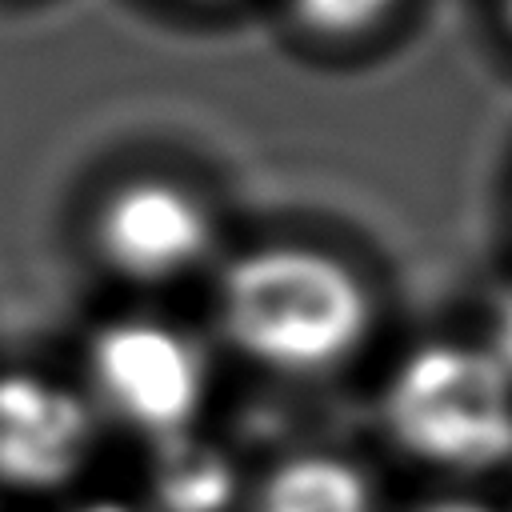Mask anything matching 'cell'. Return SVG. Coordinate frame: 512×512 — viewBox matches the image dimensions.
<instances>
[{"instance_id": "6da1fadb", "label": "cell", "mask_w": 512, "mask_h": 512, "mask_svg": "<svg viewBox=\"0 0 512 512\" xmlns=\"http://www.w3.org/2000/svg\"><path fill=\"white\" fill-rule=\"evenodd\" d=\"M224 340L264 372L324 376L348 364L376 328L364 276L312 244H256L216 280Z\"/></svg>"}, {"instance_id": "7a4b0ae2", "label": "cell", "mask_w": 512, "mask_h": 512, "mask_svg": "<svg viewBox=\"0 0 512 512\" xmlns=\"http://www.w3.org/2000/svg\"><path fill=\"white\" fill-rule=\"evenodd\" d=\"M380 416L396 448L440 472H492L512 460V372L488 344L432 340L384 380Z\"/></svg>"}, {"instance_id": "3957f363", "label": "cell", "mask_w": 512, "mask_h": 512, "mask_svg": "<svg viewBox=\"0 0 512 512\" xmlns=\"http://www.w3.org/2000/svg\"><path fill=\"white\" fill-rule=\"evenodd\" d=\"M88 392L128 432L164 444L196 432L208 400V356L160 316H112L88 336Z\"/></svg>"}, {"instance_id": "277c9868", "label": "cell", "mask_w": 512, "mask_h": 512, "mask_svg": "<svg viewBox=\"0 0 512 512\" xmlns=\"http://www.w3.org/2000/svg\"><path fill=\"white\" fill-rule=\"evenodd\" d=\"M96 256L132 284H168L196 272L216 244L208 200L172 176H128L92 212Z\"/></svg>"}, {"instance_id": "5b68a950", "label": "cell", "mask_w": 512, "mask_h": 512, "mask_svg": "<svg viewBox=\"0 0 512 512\" xmlns=\"http://www.w3.org/2000/svg\"><path fill=\"white\" fill-rule=\"evenodd\" d=\"M96 444L92 400L44 372H0V488L56 492L72 484Z\"/></svg>"}, {"instance_id": "8992f818", "label": "cell", "mask_w": 512, "mask_h": 512, "mask_svg": "<svg viewBox=\"0 0 512 512\" xmlns=\"http://www.w3.org/2000/svg\"><path fill=\"white\" fill-rule=\"evenodd\" d=\"M248 512H380L368 476L336 452L284 456L256 484Z\"/></svg>"}, {"instance_id": "52a82bcc", "label": "cell", "mask_w": 512, "mask_h": 512, "mask_svg": "<svg viewBox=\"0 0 512 512\" xmlns=\"http://www.w3.org/2000/svg\"><path fill=\"white\" fill-rule=\"evenodd\" d=\"M152 448L156 452L148 468V496L156 512H232L236 508L240 472L220 444L196 432H184Z\"/></svg>"}, {"instance_id": "ba28073f", "label": "cell", "mask_w": 512, "mask_h": 512, "mask_svg": "<svg viewBox=\"0 0 512 512\" xmlns=\"http://www.w3.org/2000/svg\"><path fill=\"white\" fill-rule=\"evenodd\" d=\"M296 24L324 40H352L380 28L400 0H288Z\"/></svg>"}, {"instance_id": "9c48e42d", "label": "cell", "mask_w": 512, "mask_h": 512, "mask_svg": "<svg viewBox=\"0 0 512 512\" xmlns=\"http://www.w3.org/2000/svg\"><path fill=\"white\" fill-rule=\"evenodd\" d=\"M500 360H504V368L512 372V288L500 296V304H496V324H492V344H488Z\"/></svg>"}, {"instance_id": "30bf717a", "label": "cell", "mask_w": 512, "mask_h": 512, "mask_svg": "<svg viewBox=\"0 0 512 512\" xmlns=\"http://www.w3.org/2000/svg\"><path fill=\"white\" fill-rule=\"evenodd\" d=\"M416 512H496V508L480 504V500H468V496H448V500H428Z\"/></svg>"}, {"instance_id": "8fae6325", "label": "cell", "mask_w": 512, "mask_h": 512, "mask_svg": "<svg viewBox=\"0 0 512 512\" xmlns=\"http://www.w3.org/2000/svg\"><path fill=\"white\" fill-rule=\"evenodd\" d=\"M68 512H136V508H132V504H124V500L96 496V500H80V504H72Z\"/></svg>"}, {"instance_id": "7c38bea8", "label": "cell", "mask_w": 512, "mask_h": 512, "mask_svg": "<svg viewBox=\"0 0 512 512\" xmlns=\"http://www.w3.org/2000/svg\"><path fill=\"white\" fill-rule=\"evenodd\" d=\"M504 20H508V28H512V0H504Z\"/></svg>"}]
</instances>
